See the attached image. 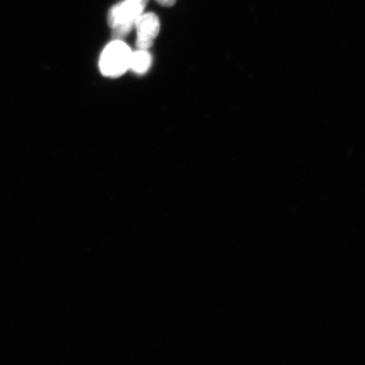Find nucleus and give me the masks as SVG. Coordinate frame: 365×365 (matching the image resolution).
Segmentation results:
<instances>
[{"instance_id": "1", "label": "nucleus", "mask_w": 365, "mask_h": 365, "mask_svg": "<svg viewBox=\"0 0 365 365\" xmlns=\"http://www.w3.org/2000/svg\"><path fill=\"white\" fill-rule=\"evenodd\" d=\"M148 4V0H123L110 9L108 24L113 30V40H123L128 36Z\"/></svg>"}, {"instance_id": "4", "label": "nucleus", "mask_w": 365, "mask_h": 365, "mask_svg": "<svg viewBox=\"0 0 365 365\" xmlns=\"http://www.w3.org/2000/svg\"><path fill=\"white\" fill-rule=\"evenodd\" d=\"M153 64V56L148 50H137L132 52L129 69L137 74H143L148 71Z\"/></svg>"}, {"instance_id": "5", "label": "nucleus", "mask_w": 365, "mask_h": 365, "mask_svg": "<svg viewBox=\"0 0 365 365\" xmlns=\"http://www.w3.org/2000/svg\"><path fill=\"white\" fill-rule=\"evenodd\" d=\"M177 0H157L158 4L165 7H170L176 4Z\"/></svg>"}, {"instance_id": "2", "label": "nucleus", "mask_w": 365, "mask_h": 365, "mask_svg": "<svg viewBox=\"0 0 365 365\" xmlns=\"http://www.w3.org/2000/svg\"><path fill=\"white\" fill-rule=\"evenodd\" d=\"M132 51L122 40H113L102 52L98 66L103 76L119 78L129 69Z\"/></svg>"}, {"instance_id": "3", "label": "nucleus", "mask_w": 365, "mask_h": 365, "mask_svg": "<svg viewBox=\"0 0 365 365\" xmlns=\"http://www.w3.org/2000/svg\"><path fill=\"white\" fill-rule=\"evenodd\" d=\"M136 47L138 50H148L153 47L160 30V21L157 14H141L136 21Z\"/></svg>"}]
</instances>
